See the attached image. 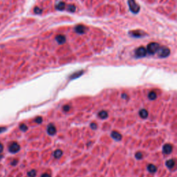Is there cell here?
I'll return each mask as SVG.
<instances>
[{
    "instance_id": "cell-23",
    "label": "cell",
    "mask_w": 177,
    "mask_h": 177,
    "mask_svg": "<svg viewBox=\"0 0 177 177\" xmlns=\"http://www.w3.org/2000/svg\"><path fill=\"white\" fill-rule=\"evenodd\" d=\"M42 121H43V120H42V117H37V118L35 119V122H36V123H38V124H41L42 122Z\"/></svg>"
},
{
    "instance_id": "cell-7",
    "label": "cell",
    "mask_w": 177,
    "mask_h": 177,
    "mask_svg": "<svg viewBox=\"0 0 177 177\" xmlns=\"http://www.w3.org/2000/svg\"><path fill=\"white\" fill-rule=\"evenodd\" d=\"M47 133L50 136H54L56 134V128L53 124H50L47 127Z\"/></svg>"
},
{
    "instance_id": "cell-24",
    "label": "cell",
    "mask_w": 177,
    "mask_h": 177,
    "mask_svg": "<svg viewBox=\"0 0 177 177\" xmlns=\"http://www.w3.org/2000/svg\"><path fill=\"white\" fill-rule=\"evenodd\" d=\"M90 127L93 130H96L97 128H98V125H97L96 123H95V122H91L90 125Z\"/></svg>"
},
{
    "instance_id": "cell-22",
    "label": "cell",
    "mask_w": 177,
    "mask_h": 177,
    "mask_svg": "<svg viewBox=\"0 0 177 177\" xmlns=\"http://www.w3.org/2000/svg\"><path fill=\"white\" fill-rule=\"evenodd\" d=\"M67 10L70 12H74L75 10V7L74 6H72V5H69L67 7Z\"/></svg>"
},
{
    "instance_id": "cell-16",
    "label": "cell",
    "mask_w": 177,
    "mask_h": 177,
    "mask_svg": "<svg viewBox=\"0 0 177 177\" xmlns=\"http://www.w3.org/2000/svg\"><path fill=\"white\" fill-rule=\"evenodd\" d=\"M56 39H57V41L59 42L60 44H63L64 42H65L66 41V39H65V37L62 35H59V36H57V38H56Z\"/></svg>"
},
{
    "instance_id": "cell-29",
    "label": "cell",
    "mask_w": 177,
    "mask_h": 177,
    "mask_svg": "<svg viewBox=\"0 0 177 177\" xmlns=\"http://www.w3.org/2000/svg\"><path fill=\"white\" fill-rule=\"evenodd\" d=\"M3 150H4V145L0 143V153L3 151Z\"/></svg>"
},
{
    "instance_id": "cell-31",
    "label": "cell",
    "mask_w": 177,
    "mask_h": 177,
    "mask_svg": "<svg viewBox=\"0 0 177 177\" xmlns=\"http://www.w3.org/2000/svg\"><path fill=\"white\" fill-rule=\"evenodd\" d=\"M122 96V98L126 99V98H127V95L125 94V93H123V94H122V96Z\"/></svg>"
},
{
    "instance_id": "cell-15",
    "label": "cell",
    "mask_w": 177,
    "mask_h": 177,
    "mask_svg": "<svg viewBox=\"0 0 177 177\" xmlns=\"http://www.w3.org/2000/svg\"><path fill=\"white\" fill-rule=\"evenodd\" d=\"M156 93L154 91H151V92L149 93V94H148V98L151 100V101H154L156 98Z\"/></svg>"
},
{
    "instance_id": "cell-3",
    "label": "cell",
    "mask_w": 177,
    "mask_h": 177,
    "mask_svg": "<svg viewBox=\"0 0 177 177\" xmlns=\"http://www.w3.org/2000/svg\"><path fill=\"white\" fill-rule=\"evenodd\" d=\"M8 150L10 153L15 154L20 150V145L17 143L13 142V143L10 144V145L8 147Z\"/></svg>"
},
{
    "instance_id": "cell-17",
    "label": "cell",
    "mask_w": 177,
    "mask_h": 177,
    "mask_svg": "<svg viewBox=\"0 0 177 177\" xmlns=\"http://www.w3.org/2000/svg\"><path fill=\"white\" fill-rule=\"evenodd\" d=\"M56 8H57V10H64L65 8V4L63 3V2H60V4H58L57 6H56Z\"/></svg>"
},
{
    "instance_id": "cell-6",
    "label": "cell",
    "mask_w": 177,
    "mask_h": 177,
    "mask_svg": "<svg viewBox=\"0 0 177 177\" xmlns=\"http://www.w3.org/2000/svg\"><path fill=\"white\" fill-rule=\"evenodd\" d=\"M173 150V146L170 144H165L163 147V153L164 154H169Z\"/></svg>"
},
{
    "instance_id": "cell-5",
    "label": "cell",
    "mask_w": 177,
    "mask_h": 177,
    "mask_svg": "<svg viewBox=\"0 0 177 177\" xmlns=\"http://www.w3.org/2000/svg\"><path fill=\"white\" fill-rule=\"evenodd\" d=\"M147 50L144 47H140L136 50L135 51V54L136 56L138 57H145L147 55Z\"/></svg>"
},
{
    "instance_id": "cell-9",
    "label": "cell",
    "mask_w": 177,
    "mask_h": 177,
    "mask_svg": "<svg viewBox=\"0 0 177 177\" xmlns=\"http://www.w3.org/2000/svg\"><path fill=\"white\" fill-rule=\"evenodd\" d=\"M75 31L78 33H84L86 31H87V28L82 25H78L75 27Z\"/></svg>"
},
{
    "instance_id": "cell-11",
    "label": "cell",
    "mask_w": 177,
    "mask_h": 177,
    "mask_svg": "<svg viewBox=\"0 0 177 177\" xmlns=\"http://www.w3.org/2000/svg\"><path fill=\"white\" fill-rule=\"evenodd\" d=\"M147 168H148V171L152 174L155 173V172H156V171H157V167H156V166L153 165V164H150V165H148Z\"/></svg>"
},
{
    "instance_id": "cell-28",
    "label": "cell",
    "mask_w": 177,
    "mask_h": 177,
    "mask_svg": "<svg viewBox=\"0 0 177 177\" xmlns=\"http://www.w3.org/2000/svg\"><path fill=\"white\" fill-rule=\"evenodd\" d=\"M41 177H51V176L50 174H43L41 176Z\"/></svg>"
},
{
    "instance_id": "cell-25",
    "label": "cell",
    "mask_w": 177,
    "mask_h": 177,
    "mask_svg": "<svg viewBox=\"0 0 177 177\" xmlns=\"http://www.w3.org/2000/svg\"><path fill=\"white\" fill-rule=\"evenodd\" d=\"M70 109H71V107H70L69 105H64V106L63 107V110L64 111H69L70 110Z\"/></svg>"
},
{
    "instance_id": "cell-2",
    "label": "cell",
    "mask_w": 177,
    "mask_h": 177,
    "mask_svg": "<svg viewBox=\"0 0 177 177\" xmlns=\"http://www.w3.org/2000/svg\"><path fill=\"white\" fill-rule=\"evenodd\" d=\"M128 4L130 10H132L134 13H138L140 10L139 5L136 4L135 0H128Z\"/></svg>"
},
{
    "instance_id": "cell-30",
    "label": "cell",
    "mask_w": 177,
    "mask_h": 177,
    "mask_svg": "<svg viewBox=\"0 0 177 177\" xmlns=\"http://www.w3.org/2000/svg\"><path fill=\"white\" fill-rule=\"evenodd\" d=\"M17 162H18L17 160H14L12 162V165H16L17 163Z\"/></svg>"
},
{
    "instance_id": "cell-27",
    "label": "cell",
    "mask_w": 177,
    "mask_h": 177,
    "mask_svg": "<svg viewBox=\"0 0 177 177\" xmlns=\"http://www.w3.org/2000/svg\"><path fill=\"white\" fill-rule=\"evenodd\" d=\"M35 12H36V13H41V10L39 9L38 8H35Z\"/></svg>"
},
{
    "instance_id": "cell-19",
    "label": "cell",
    "mask_w": 177,
    "mask_h": 177,
    "mask_svg": "<svg viewBox=\"0 0 177 177\" xmlns=\"http://www.w3.org/2000/svg\"><path fill=\"white\" fill-rule=\"evenodd\" d=\"M132 36H134V37H141L142 36H143V33H140L139 31H133L132 33Z\"/></svg>"
},
{
    "instance_id": "cell-32",
    "label": "cell",
    "mask_w": 177,
    "mask_h": 177,
    "mask_svg": "<svg viewBox=\"0 0 177 177\" xmlns=\"http://www.w3.org/2000/svg\"><path fill=\"white\" fill-rule=\"evenodd\" d=\"M2 157H3V156H2V155H0V159H1V158H2Z\"/></svg>"
},
{
    "instance_id": "cell-26",
    "label": "cell",
    "mask_w": 177,
    "mask_h": 177,
    "mask_svg": "<svg viewBox=\"0 0 177 177\" xmlns=\"http://www.w3.org/2000/svg\"><path fill=\"white\" fill-rule=\"evenodd\" d=\"M6 130V128L4 127H0V134L2 133V132H5Z\"/></svg>"
},
{
    "instance_id": "cell-1",
    "label": "cell",
    "mask_w": 177,
    "mask_h": 177,
    "mask_svg": "<svg viewBox=\"0 0 177 177\" xmlns=\"http://www.w3.org/2000/svg\"><path fill=\"white\" fill-rule=\"evenodd\" d=\"M160 45L158 43H155V42H152L150 43L149 45L148 46V49H147V52L153 55L156 52H157L158 50L159 49Z\"/></svg>"
},
{
    "instance_id": "cell-13",
    "label": "cell",
    "mask_w": 177,
    "mask_h": 177,
    "mask_svg": "<svg viewBox=\"0 0 177 177\" xmlns=\"http://www.w3.org/2000/svg\"><path fill=\"white\" fill-rule=\"evenodd\" d=\"M98 116L101 119L104 120V119H106V118H108V113L106 111H101L100 112L98 113Z\"/></svg>"
},
{
    "instance_id": "cell-18",
    "label": "cell",
    "mask_w": 177,
    "mask_h": 177,
    "mask_svg": "<svg viewBox=\"0 0 177 177\" xmlns=\"http://www.w3.org/2000/svg\"><path fill=\"white\" fill-rule=\"evenodd\" d=\"M36 174H37V172L35 169H32L27 173V175L29 177H36Z\"/></svg>"
},
{
    "instance_id": "cell-14",
    "label": "cell",
    "mask_w": 177,
    "mask_h": 177,
    "mask_svg": "<svg viewBox=\"0 0 177 177\" xmlns=\"http://www.w3.org/2000/svg\"><path fill=\"white\" fill-rule=\"evenodd\" d=\"M62 151L61 150H55L54 153H53V156L55 158H60L62 156Z\"/></svg>"
},
{
    "instance_id": "cell-8",
    "label": "cell",
    "mask_w": 177,
    "mask_h": 177,
    "mask_svg": "<svg viewBox=\"0 0 177 177\" xmlns=\"http://www.w3.org/2000/svg\"><path fill=\"white\" fill-rule=\"evenodd\" d=\"M111 136L114 140H116V141H120L122 138V135L118 132H112L111 134Z\"/></svg>"
},
{
    "instance_id": "cell-12",
    "label": "cell",
    "mask_w": 177,
    "mask_h": 177,
    "mask_svg": "<svg viewBox=\"0 0 177 177\" xmlns=\"http://www.w3.org/2000/svg\"><path fill=\"white\" fill-rule=\"evenodd\" d=\"M139 115L140 117L142 118H143V119H145L148 117V111L146 109H141V110L139 111Z\"/></svg>"
},
{
    "instance_id": "cell-4",
    "label": "cell",
    "mask_w": 177,
    "mask_h": 177,
    "mask_svg": "<svg viewBox=\"0 0 177 177\" xmlns=\"http://www.w3.org/2000/svg\"><path fill=\"white\" fill-rule=\"evenodd\" d=\"M158 54L161 57H166L170 54V51L168 48L161 47L158 50Z\"/></svg>"
},
{
    "instance_id": "cell-10",
    "label": "cell",
    "mask_w": 177,
    "mask_h": 177,
    "mask_svg": "<svg viewBox=\"0 0 177 177\" xmlns=\"http://www.w3.org/2000/svg\"><path fill=\"white\" fill-rule=\"evenodd\" d=\"M165 165L169 169H172L175 166V161L174 159H169L166 161Z\"/></svg>"
},
{
    "instance_id": "cell-21",
    "label": "cell",
    "mask_w": 177,
    "mask_h": 177,
    "mask_svg": "<svg viewBox=\"0 0 177 177\" xmlns=\"http://www.w3.org/2000/svg\"><path fill=\"white\" fill-rule=\"evenodd\" d=\"M20 129L22 132H26L28 129V127L25 124H21L20 126Z\"/></svg>"
},
{
    "instance_id": "cell-20",
    "label": "cell",
    "mask_w": 177,
    "mask_h": 177,
    "mask_svg": "<svg viewBox=\"0 0 177 177\" xmlns=\"http://www.w3.org/2000/svg\"><path fill=\"white\" fill-rule=\"evenodd\" d=\"M143 154H142L140 152H136V154H135V157H136V159H138V160L142 159V158H143Z\"/></svg>"
}]
</instances>
